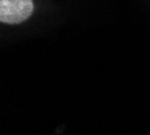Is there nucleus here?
<instances>
[{
  "mask_svg": "<svg viewBox=\"0 0 150 135\" xmlns=\"http://www.w3.org/2000/svg\"><path fill=\"white\" fill-rule=\"evenodd\" d=\"M34 11L33 0H0L1 23L19 24L27 20Z\"/></svg>",
  "mask_w": 150,
  "mask_h": 135,
  "instance_id": "nucleus-1",
  "label": "nucleus"
}]
</instances>
